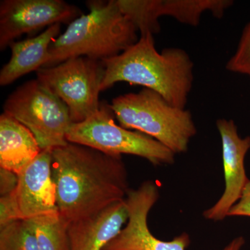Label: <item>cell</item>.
Listing matches in <instances>:
<instances>
[{"label":"cell","mask_w":250,"mask_h":250,"mask_svg":"<svg viewBox=\"0 0 250 250\" xmlns=\"http://www.w3.org/2000/svg\"><path fill=\"white\" fill-rule=\"evenodd\" d=\"M123 14L133 23L141 35L161 30L160 0H117Z\"/></svg>","instance_id":"obj_17"},{"label":"cell","mask_w":250,"mask_h":250,"mask_svg":"<svg viewBox=\"0 0 250 250\" xmlns=\"http://www.w3.org/2000/svg\"><path fill=\"white\" fill-rule=\"evenodd\" d=\"M59 215L70 224L126 199L130 190L122 156L67 143L52 151Z\"/></svg>","instance_id":"obj_1"},{"label":"cell","mask_w":250,"mask_h":250,"mask_svg":"<svg viewBox=\"0 0 250 250\" xmlns=\"http://www.w3.org/2000/svg\"><path fill=\"white\" fill-rule=\"evenodd\" d=\"M226 69L250 77V22L243 29L236 52L227 62Z\"/></svg>","instance_id":"obj_19"},{"label":"cell","mask_w":250,"mask_h":250,"mask_svg":"<svg viewBox=\"0 0 250 250\" xmlns=\"http://www.w3.org/2000/svg\"><path fill=\"white\" fill-rule=\"evenodd\" d=\"M3 110L30 130L42 150H53L68 143L66 136L72 124L68 108L37 79L10 94Z\"/></svg>","instance_id":"obj_6"},{"label":"cell","mask_w":250,"mask_h":250,"mask_svg":"<svg viewBox=\"0 0 250 250\" xmlns=\"http://www.w3.org/2000/svg\"><path fill=\"white\" fill-rule=\"evenodd\" d=\"M104 75L101 61L85 57H72L36 72V79L65 104L72 123H82L98 111Z\"/></svg>","instance_id":"obj_7"},{"label":"cell","mask_w":250,"mask_h":250,"mask_svg":"<svg viewBox=\"0 0 250 250\" xmlns=\"http://www.w3.org/2000/svg\"><path fill=\"white\" fill-rule=\"evenodd\" d=\"M18 183V175L12 171L0 167V195H9L16 190Z\"/></svg>","instance_id":"obj_22"},{"label":"cell","mask_w":250,"mask_h":250,"mask_svg":"<svg viewBox=\"0 0 250 250\" xmlns=\"http://www.w3.org/2000/svg\"><path fill=\"white\" fill-rule=\"evenodd\" d=\"M42 149L24 125L6 113L0 116V167L19 174Z\"/></svg>","instance_id":"obj_14"},{"label":"cell","mask_w":250,"mask_h":250,"mask_svg":"<svg viewBox=\"0 0 250 250\" xmlns=\"http://www.w3.org/2000/svg\"><path fill=\"white\" fill-rule=\"evenodd\" d=\"M228 216L250 217V180L246 184L241 198L230 209Z\"/></svg>","instance_id":"obj_21"},{"label":"cell","mask_w":250,"mask_h":250,"mask_svg":"<svg viewBox=\"0 0 250 250\" xmlns=\"http://www.w3.org/2000/svg\"><path fill=\"white\" fill-rule=\"evenodd\" d=\"M126 200L69 224L70 250H104L127 223Z\"/></svg>","instance_id":"obj_12"},{"label":"cell","mask_w":250,"mask_h":250,"mask_svg":"<svg viewBox=\"0 0 250 250\" xmlns=\"http://www.w3.org/2000/svg\"><path fill=\"white\" fill-rule=\"evenodd\" d=\"M0 250H41L34 230L27 220L0 228Z\"/></svg>","instance_id":"obj_18"},{"label":"cell","mask_w":250,"mask_h":250,"mask_svg":"<svg viewBox=\"0 0 250 250\" xmlns=\"http://www.w3.org/2000/svg\"><path fill=\"white\" fill-rule=\"evenodd\" d=\"M110 105L121 126L150 136L175 154L187 152L197 134L188 110L176 107L149 88L120 95Z\"/></svg>","instance_id":"obj_4"},{"label":"cell","mask_w":250,"mask_h":250,"mask_svg":"<svg viewBox=\"0 0 250 250\" xmlns=\"http://www.w3.org/2000/svg\"><path fill=\"white\" fill-rule=\"evenodd\" d=\"M75 5L63 0H1L0 50L23 34H31L55 24H70L82 16Z\"/></svg>","instance_id":"obj_8"},{"label":"cell","mask_w":250,"mask_h":250,"mask_svg":"<svg viewBox=\"0 0 250 250\" xmlns=\"http://www.w3.org/2000/svg\"><path fill=\"white\" fill-rule=\"evenodd\" d=\"M115 118L110 104L101 102L93 116L82 123H72L67 134V142L88 146L111 155L139 156L153 166L174 164L176 154L170 149L147 135L116 125Z\"/></svg>","instance_id":"obj_5"},{"label":"cell","mask_w":250,"mask_h":250,"mask_svg":"<svg viewBox=\"0 0 250 250\" xmlns=\"http://www.w3.org/2000/svg\"><path fill=\"white\" fill-rule=\"evenodd\" d=\"M61 24L47 27L43 32L26 40L14 41L9 47L11 57L0 71V85L6 86L45 65L49 46L61 35Z\"/></svg>","instance_id":"obj_13"},{"label":"cell","mask_w":250,"mask_h":250,"mask_svg":"<svg viewBox=\"0 0 250 250\" xmlns=\"http://www.w3.org/2000/svg\"><path fill=\"white\" fill-rule=\"evenodd\" d=\"M245 243H246V240H245L244 237H236L222 250H241L244 246Z\"/></svg>","instance_id":"obj_23"},{"label":"cell","mask_w":250,"mask_h":250,"mask_svg":"<svg viewBox=\"0 0 250 250\" xmlns=\"http://www.w3.org/2000/svg\"><path fill=\"white\" fill-rule=\"evenodd\" d=\"M23 220L14 192L0 197V228L8 224Z\"/></svg>","instance_id":"obj_20"},{"label":"cell","mask_w":250,"mask_h":250,"mask_svg":"<svg viewBox=\"0 0 250 250\" xmlns=\"http://www.w3.org/2000/svg\"><path fill=\"white\" fill-rule=\"evenodd\" d=\"M159 199V187L152 181L143 182L137 189H130L125 199L129 211L127 223L104 250H187L190 243L187 233L165 241L149 230L148 215Z\"/></svg>","instance_id":"obj_9"},{"label":"cell","mask_w":250,"mask_h":250,"mask_svg":"<svg viewBox=\"0 0 250 250\" xmlns=\"http://www.w3.org/2000/svg\"><path fill=\"white\" fill-rule=\"evenodd\" d=\"M85 5L90 12L74 20L52 42L43 67L72 57L102 62L119 55L139 41L137 29L122 13L117 0H89Z\"/></svg>","instance_id":"obj_3"},{"label":"cell","mask_w":250,"mask_h":250,"mask_svg":"<svg viewBox=\"0 0 250 250\" xmlns=\"http://www.w3.org/2000/svg\"><path fill=\"white\" fill-rule=\"evenodd\" d=\"M27 220L35 233L41 250H70L69 223L59 213Z\"/></svg>","instance_id":"obj_16"},{"label":"cell","mask_w":250,"mask_h":250,"mask_svg":"<svg viewBox=\"0 0 250 250\" xmlns=\"http://www.w3.org/2000/svg\"><path fill=\"white\" fill-rule=\"evenodd\" d=\"M233 3L231 0H160L161 16L197 27L203 13L210 11L214 17L221 18Z\"/></svg>","instance_id":"obj_15"},{"label":"cell","mask_w":250,"mask_h":250,"mask_svg":"<svg viewBox=\"0 0 250 250\" xmlns=\"http://www.w3.org/2000/svg\"><path fill=\"white\" fill-rule=\"evenodd\" d=\"M52 149L41 151L18 175L14 191L23 220L59 213L52 174Z\"/></svg>","instance_id":"obj_11"},{"label":"cell","mask_w":250,"mask_h":250,"mask_svg":"<svg viewBox=\"0 0 250 250\" xmlns=\"http://www.w3.org/2000/svg\"><path fill=\"white\" fill-rule=\"evenodd\" d=\"M105 75L100 90L118 82L142 85L157 92L170 104L186 108L194 81V64L183 49L168 47L156 50L151 33L119 55L102 61Z\"/></svg>","instance_id":"obj_2"},{"label":"cell","mask_w":250,"mask_h":250,"mask_svg":"<svg viewBox=\"0 0 250 250\" xmlns=\"http://www.w3.org/2000/svg\"><path fill=\"white\" fill-rule=\"evenodd\" d=\"M216 126L221 138L225 190L214 205L203 213L204 218L213 222L223 221L228 217L250 180L245 160L250 149V136L242 138L233 120L220 118Z\"/></svg>","instance_id":"obj_10"}]
</instances>
